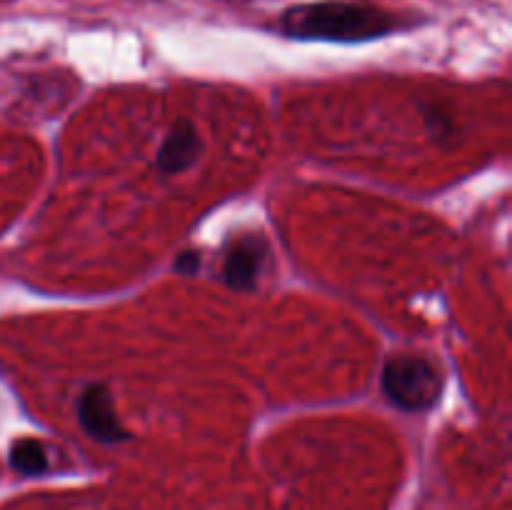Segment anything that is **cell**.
I'll list each match as a JSON object with an SVG mask.
<instances>
[{"label":"cell","mask_w":512,"mask_h":510,"mask_svg":"<svg viewBox=\"0 0 512 510\" xmlns=\"http://www.w3.org/2000/svg\"><path fill=\"white\" fill-rule=\"evenodd\" d=\"M268 260V243L260 235H243L230 245L223 265V280L235 290H253Z\"/></svg>","instance_id":"obj_4"},{"label":"cell","mask_w":512,"mask_h":510,"mask_svg":"<svg viewBox=\"0 0 512 510\" xmlns=\"http://www.w3.org/2000/svg\"><path fill=\"white\" fill-rule=\"evenodd\" d=\"M10 465L23 475H40L48 470V453L45 445L35 438L15 440L10 448Z\"/></svg>","instance_id":"obj_6"},{"label":"cell","mask_w":512,"mask_h":510,"mask_svg":"<svg viewBox=\"0 0 512 510\" xmlns=\"http://www.w3.org/2000/svg\"><path fill=\"white\" fill-rule=\"evenodd\" d=\"M280 28L298 40H333V43H363L383 38L398 28V20L390 13L368 5L340 3H305L288 8L280 20Z\"/></svg>","instance_id":"obj_1"},{"label":"cell","mask_w":512,"mask_h":510,"mask_svg":"<svg viewBox=\"0 0 512 510\" xmlns=\"http://www.w3.org/2000/svg\"><path fill=\"white\" fill-rule=\"evenodd\" d=\"M75 410H78L80 428L93 440H100V443H125V440H130L128 428L115 415L113 395L105 385H88L80 393Z\"/></svg>","instance_id":"obj_3"},{"label":"cell","mask_w":512,"mask_h":510,"mask_svg":"<svg viewBox=\"0 0 512 510\" xmlns=\"http://www.w3.org/2000/svg\"><path fill=\"white\" fill-rule=\"evenodd\" d=\"M383 393L400 410L420 413L443 395V375L420 355H393L383 368Z\"/></svg>","instance_id":"obj_2"},{"label":"cell","mask_w":512,"mask_h":510,"mask_svg":"<svg viewBox=\"0 0 512 510\" xmlns=\"http://www.w3.org/2000/svg\"><path fill=\"white\" fill-rule=\"evenodd\" d=\"M200 263H203V255H200V250H183V253L175 258V273L195 275L200 270Z\"/></svg>","instance_id":"obj_7"},{"label":"cell","mask_w":512,"mask_h":510,"mask_svg":"<svg viewBox=\"0 0 512 510\" xmlns=\"http://www.w3.org/2000/svg\"><path fill=\"white\" fill-rule=\"evenodd\" d=\"M203 153V138L190 120H178L158 150V168L168 175L188 170Z\"/></svg>","instance_id":"obj_5"}]
</instances>
